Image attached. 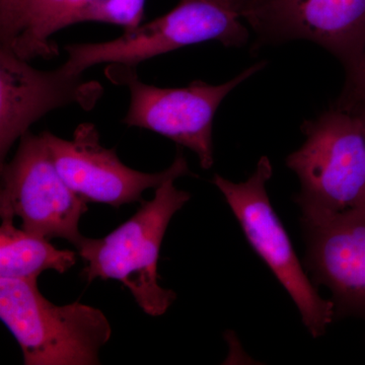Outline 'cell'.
I'll return each mask as SVG.
<instances>
[{"mask_svg":"<svg viewBox=\"0 0 365 365\" xmlns=\"http://www.w3.org/2000/svg\"><path fill=\"white\" fill-rule=\"evenodd\" d=\"M306 136L287 165L299 178L295 202L302 225H317L365 207V133L356 114L334 106L307 120Z\"/></svg>","mask_w":365,"mask_h":365,"instance_id":"6da1fadb","label":"cell"},{"mask_svg":"<svg viewBox=\"0 0 365 365\" xmlns=\"http://www.w3.org/2000/svg\"><path fill=\"white\" fill-rule=\"evenodd\" d=\"M172 178L144 200L135 215L101 239L83 237L78 247L85 262L81 276L88 283L101 278L121 282L148 316L160 317L177 299L176 292L160 287L158 272L160 247L170 220L191 199L178 189Z\"/></svg>","mask_w":365,"mask_h":365,"instance_id":"7a4b0ae2","label":"cell"},{"mask_svg":"<svg viewBox=\"0 0 365 365\" xmlns=\"http://www.w3.org/2000/svg\"><path fill=\"white\" fill-rule=\"evenodd\" d=\"M0 319L18 341L26 365L100 364V350L112 336L101 309L79 302L52 304L38 281L0 278Z\"/></svg>","mask_w":365,"mask_h":365,"instance_id":"3957f363","label":"cell"},{"mask_svg":"<svg viewBox=\"0 0 365 365\" xmlns=\"http://www.w3.org/2000/svg\"><path fill=\"white\" fill-rule=\"evenodd\" d=\"M239 13L211 0H180L169 13L116 39L64 46L67 60L62 66L71 73L83 74L98 64L135 67L187 46L216 41L227 47L247 43L249 32Z\"/></svg>","mask_w":365,"mask_h":365,"instance_id":"277c9868","label":"cell"},{"mask_svg":"<svg viewBox=\"0 0 365 365\" xmlns=\"http://www.w3.org/2000/svg\"><path fill=\"white\" fill-rule=\"evenodd\" d=\"M259 62L220 85L192 81L184 88H160L138 78L135 67L109 64L106 76L115 85L126 86L130 104L123 123L160 134L195 153L204 170L211 169L212 129L216 112L225 98L244 81L265 67Z\"/></svg>","mask_w":365,"mask_h":365,"instance_id":"5b68a950","label":"cell"},{"mask_svg":"<svg viewBox=\"0 0 365 365\" xmlns=\"http://www.w3.org/2000/svg\"><path fill=\"white\" fill-rule=\"evenodd\" d=\"M272 175L270 160L262 157L246 181L235 182L216 174L212 182L225 196L252 248L294 300L307 331L314 338L322 337L336 316L335 307L332 300L319 294L307 277L271 205L267 184Z\"/></svg>","mask_w":365,"mask_h":365,"instance_id":"8992f818","label":"cell"},{"mask_svg":"<svg viewBox=\"0 0 365 365\" xmlns=\"http://www.w3.org/2000/svg\"><path fill=\"white\" fill-rule=\"evenodd\" d=\"M0 215L2 222L21 220V228L47 240L62 239L78 248L88 202L76 195L53 162L42 133L20 139L11 162L1 163Z\"/></svg>","mask_w":365,"mask_h":365,"instance_id":"52a82bcc","label":"cell"},{"mask_svg":"<svg viewBox=\"0 0 365 365\" xmlns=\"http://www.w3.org/2000/svg\"><path fill=\"white\" fill-rule=\"evenodd\" d=\"M42 135L64 181L88 203L108 204L115 208L141 203L146 190L157 189L172 178L193 175L180 150L172 165L163 172L150 174L127 167L114 148L109 150L101 144L100 134L93 123L79 124L71 139L49 131H43Z\"/></svg>","mask_w":365,"mask_h":365,"instance_id":"ba28073f","label":"cell"},{"mask_svg":"<svg viewBox=\"0 0 365 365\" xmlns=\"http://www.w3.org/2000/svg\"><path fill=\"white\" fill-rule=\"evenodd\" d=\"M262 44L307 40L335 55L346 71L365 43V0H230Z\"/></svg>","mask_w":365,"mask_h":365,"instance_id":"9c48e42d","label":"cell"},{"mask_svg":"<svg viewBox=\"0 0 365 365\" xmlns=\"http://www.w3.org/2000/svg\"><path fill=\"white\" fill-rule=\"evenodd\" d=\"M9 50L0 48V162L36 122L71 105L90 111L102 97V85L85 81L63 66L40 71Z\"/></svg>","mask_w":365,"mask_h":365,"instance_id":"30bf717a","label":"cell"},{"mask_svg":"<svg viewBox=\"0 0 365 365\" xmlns=\"http://www.w3.org/2000/svg\"><path fill=\"white\" fill-rule=\"evenodd\" d=\"M145 0H18L0 21V48L21 58L50 60L59 55L53 37L81 23H103L124 31L140 25Z\"/></svg>","mask_w":365,"mask_h":365,"instance_id":"8fae6325","label":"cell"},{"mask_svg":"<svg viewBox=\"0 0 365 365\" xmlns=\"http://www.w3.org/2000/svg\"><path fill=\"white\" fill-rule=\"evenodd\" d=\"M304 227L307 269L330 289L336 316L365 319V207Z\"/></svg>","mask_w":365,"mask_h":365,"instance_id":"7c38bea8","label":"cell"},{"mask_svg":"<svg viewBox=\"0 0 365 365\" xmlns=\"http://www.w3.org/2000/svg\"><path fill=\"white\" fill-rule=\"evenodd\" d=\"M78 254L59 250L49 240L2 222L0 228V278L38 281L40 274L54 270L63 274L76 264Z\"/></svg>","mask_w":365,"mask_h":365,"instance_id":"4fadbf2b","label":"cell"},{"mask_svg":"<svg viewBox=\"0 0 365 365\" xmlns=\"http://www.w3.org/2000/svg\"><path fill=\"white\" fill-rule=\"evenodd\" d=\"M344 90L335 106L342 109H352L365 105V43L359 58L349 69Z\"/></svg>","mask_w":365,"mask_h":365,"instance_id":"5bb4252c","label":"cell"},{"mask_svg":"<svg viewBox=\"0 0 365 365\" xmlns=\"http://www.w3.org/2000/svg\"><path fill=\"white\" fill-rule=\"evenodd\" d=\"M18 0H0V21L7 18L14 11Z\"/></svg>","mask_w":365,"mask_h":365,"instance_id":"9a60e30c","label":"cell"},{"mask_svg":"<svg viewBox=\"0 0 365 365\" xmlns=\"http://www.w3.org/2000/svg\"><path fill=\"white\" fill-rule=\"evenodd\" d=\"M348 111L353 112L359 116L365 133V106H359V107L352 108V109H349Z\"/></svg>","mask_w":365,"mask_h":365,"instance_id":"2e32d148","label":"cell"},{"mask_svg":"<svg viewBox=\"0 0 365 365\" xmlns=\"http://www.w3.org/2000/svg\"><path fill=\"white\" fill-rule=\"evenodd\" d=\"M211 1L217 2V4H222V6L232 7V9H234L232 6V2H230V0H211Z\"/></svg>","mask_w":365,"mask_h":365,"instance_id":"e0dca14e","label":"cell"}]
</instances>
